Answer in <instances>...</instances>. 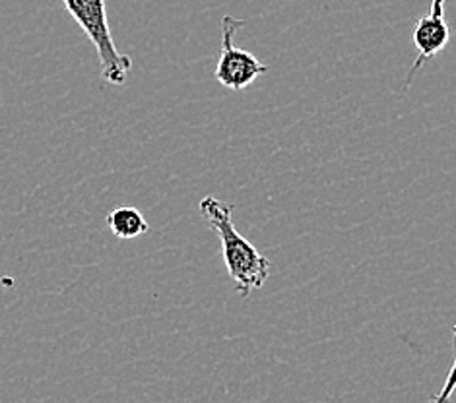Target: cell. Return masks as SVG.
<instances>
[{"label": "cell", "mask_w": 456, "mask_h": 403, "mask_svg": "<svg viewBox=\"0 0 456 403\" xmlns=\"http://www.w3.org/2000/svg\"><path fill=\"white\" fill-rule=\"evenodd\" d=\"M454 390H456V326H454V363L449 370V376H447V380H444L443 388L439 390V394L429 403H451Z\"/></svg>", "instance_id": "cell-6"}, {"label": "cell", "mask_w": 456, "mask_h": 403, "mask_svg": "<svg viewBox=\"0 0 456 403\" xmlns=\"http://www.w3.org/2000/svg\"><path fill=\"white\" fill-rule=\"evenodd\" d=\"M107 227L111 229V233L117 238H125V241L142 237L150 229L142 212L130 208V206H123V208H117L107 215Z\"/></svg>", "instance_id": "cell-5"}, {"label": "cell", "mask_w": 456, "mask_h": 403, "mask_svg": "<svg viewBox=\"0 0 456 403\" xmlns=\"http://www.w3.org/2000/svg\"><path fill=\"white\" fill-rule=\"evenodd\" d=\"M62 4L95 47L102 64V78L107 84L125 85L133 69V59L118 52L115 45L105 0H62Z\"/></svg>", "instance_id": "cell-2"}, {"label": "cell", "mask_w": 456, "mask_h": 403, "mask_svg": "<svg viewBox=\"0 0 456 403\" xmlns=\"http://www.w3.org/2000/svg\"><path fill=\"white\" fill-rule=\"evenodd\" d=\"M451 41V28L444 20V0H433L429 14L421 16L414 28V45L418 49V57L411 64L406 76V85L414 80L416 72L423 67V62L437 57L439 52L447 49Z\"/></svg>", "instance_id": "cell-4"}, {"label": "cell", "mask_w": 456, "mask_h": 403, "mask_svg": "<svg viewBox=\"0 0 456 403\" xmlns=\"http://www.w3.org/2000/svg\"><path fill=\"white\" fill-rule=\"evenodd\" d=\"M247 24L245 20H237L233 16H224L222 20V51L218 59V67H216V80H218L224 88L241 92L248 88L258 76L268 72L266 64L260 62L253 52L245 49H239L235 45V31Z\"/></svg>", "instance_id": "cell-3"}, {"label": "cell", "mask_w": 456, "mask_h": 403, "mask_svg": "<svg viewBox=\"0 0 456 403\" xmlns=\"http://www.w3.org/2000/svg\"><path fill=\"white\" fill-rule=\"evenodd\" d=\"M200 214L220 237L224 262L239 295L248 297L255 289L263 287L270 276V260L237 231L233 225V206L214 196H204Z\"/></svg>", "instance_id": "cell-1"}]
</instances>
